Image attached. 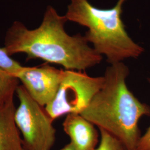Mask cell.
Here are the masks:
<instances>
[{
  "label": "cell",
  "mask_w": 150,
  "mask_h": 150,
  "mask_svg": "<svg viewBox=\"0 0 150 150\" xmlns=\"http://www.w3.org/2000/svg\"><path fill=\"white\" fill-rule=\"evenodd\" d=\"M64 70L48 64L23 67L16 76L32 98L46 107L55 96L62 79Z\"/></svg>",
  "instance_id": "6"
},
{
  "label": "cell",
  "mask_w": 150,
  "mask_h": 150,
  "mask_svg": "<svg viewBox=\"0 0 150 150\" xmlns=\"http://www.w3.org/2000/svg\"><path fill=\"white\" fill-rule=\"evenodd\" d=\"M16 94L20 105L16 108L15 121L22 136L23 149L51 150L56 139L54 120L22 85L18 86Z\"/></svg>",
  "instance_id": "4"
},
{
  "label": "cell",
  "mask_w": 150,
  "mask_h": 150,
  "mask_svg": "<svg viewBox=\"0 0 150 150\" xmlns=\"http://www.w3.org/2000/svg\"><path fill=\"white\" fill-rule=\"evenodd\" d=\"M65 16L48 6L42 21L30 30L21 22H14L6 34L5 46L9 55L27 54L30 59H41L59 64L66 70L85 71L99 64L102 56L90 46L84 36L66 32Z\"/></svg>",
  "instance_id": "1"
},
{
  "label": "cell",
  "mask_w": 150,
  "mask_h": 150,
  "mask_svg": "<svg viewBox=\"0 0 150 150\" xmlns=\"http://www.w3.org/2000/svg\"><path fill=\"white\" fill-rule=\"evenodd\" d=\"M136 150H150V126L145 134L141 136Z\"/></svg>",
  "instance_id": "12"
},
{
  "label": "cell",
  "mask_w": 150,
  "mask_h": 150,
  "mask_svg": "<svg viewBox=\"0 0 150 150\" xmlns=\"http://www.w3.org/2000/svg\"><path fill=\"white\" fill-rule=\"evenodd\" d=\"M126 1L118 0L112 8L102 9L88 0H70L64 15L67 21L87 28L84 35L86 40L110 64L138 58L144 51L130 38L122 20Z\"/></svg>",
  "instance_id": "3"
},
{
  "label": "cell",
  "mask_w": 150,
  "mask_h": 150,
  "mask_svg": "<svg viewBox=\"0 0 150 150\" xmlns=\"http://www.w3.org/2000/svg\"><path fill=\"white\" fill-rule=\"evenodd\" d=\"M62 125L76 150H96L99 137L98 131L93 123L80 114L67 115Z\"/></svg>",
  "instance_id": "7"
},
{
  "label": "cell",
  "mask_w": 150,
  "mask_h": 150,
  "mask_svg": "<svg viewBox=\"0 0 150 150\" xmlns=\"http://www.w3.org/2000/svg\"><path fill=\"white\" fill-rule=\"evenodd\" d=\"M23 150H24V149H23Z\"/></svg>",
  "instance_id": "14"
},
{
  "label": "cell",
  "mask_w": 150,
  "mask_h": 150,
  "mask_svg": "<svg viewBox=\"0 0 150 150\" xmlns=\"http://www.w3.org/2000/svg\"><path fill=\"white\" fill-rule=\"evenodd\" d=\"M129 73L123 62L107 67L102 88L80 115L115 136L129 150H136L141 137L139 119L150 116V106L140 102L128 88Z\"/></svg>",
  "instance_id": "2"
},
{
  "label": "cell",
  "mask_w": 150,
  "mask_h": 150,
  "mask_svg": "<svg viewBox=\"0 0 150 150\" xmlns=\"http://www.w3.org/2000/svg\"><path fill=\"white\" fill-rule=\"evenodd\" d=\"M104 76L91 77L82 71L64 70L53 100L45 107L53 120L65 115L81 114L104 85Z\"/></svg>",
  "instance_id": "5"
},
{
  "label": "cell",
  "mask_w": 150,
  "mask_h": 150,
  "mask_svg": "<svg viewBox=\"0 0 150 150\" xmlns=\"http://www.w3.org/2000/svg\"><path fill=\"white\" fill-rule=\"evenodd\" d=\"M77 150L75 149V146L70 142L69 144L66 145L61 150Z\"/></svg>",
  "instance_id": "13"
},
{
  "label": "cell",
  "mask_w": 150,
  "mask_h": 150,
  "mask_svg": "<svg viewBox=\"0 0 150 150\" xmlns=\"http://www.w3.org/2000/svg\"><path fill=\"white\" fill-rule=\"evenodd\" d=\"M23 67L18 62L11 58L4 47L0 48V69L16 76Z\"/></svg>",
  "instance_id": "11"
},
{
  "label": "cell",
  "mask_w": 150,
  "mask_h": 150,
  "mask_svg": "<svg viewBox=\"0 0 150 150\" xmlns=\"http://www.w3.org/2000/svg\"><path fill=\"white\" fill-rule=\"evenodd\" d=\"M19 82L16 76L0 69V106L13 101Z\"/></svg>",
  "instance_id": "9"
},
{
  "label": "cell",
  "mask_w": 150,
  "mask_h": 150,
  "mask_svg": "<svg viewBox=\"0 0 150 150\" xmlns=\"http://www.w3.org/2000/svg\"><path fill=\"white\" fill-rule=\"evenodd\" d=\"M101 139L95 150H129L119 139L107 131L99 129Z\"/></svg>",
  "instance_id": "10"
},
{
  "label": "cell",
  "mask_w": 150,
  "mask_h": 150,
  "mask_svg": "<svg viewBox=\"0 0 150 150\" xmlns=\"http://www.w3.org/2000/svg\"><path fill=\"white\" fill-rule=\"evenodd\" d=\"M16 108L13 101L0 106V150H23L15 121Z\"/></svg>",
  "instance_id": "8"
}]
</instances>
